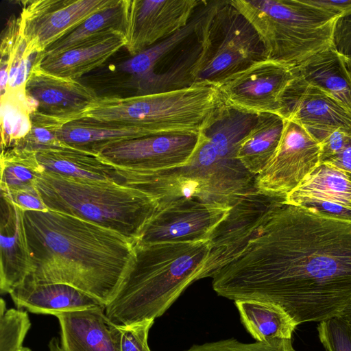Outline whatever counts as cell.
I'll list each match as a JSON object with an SVG mask.
<instances>
[{"mask_svg": "<svg viewBox=\"0 0 351 351\" xmlns=\"http://www.w3.org/2000/svg\"><path fill=\"white\" fill-rule=\"evenodd\" d=\"M212 278L217 295L276 304L297 326L338 315L351 300V222L285 205Z\"/></svg>", "mask_w": 351, "mask_h": 351, "instance_id": "1", "label": "cell"}, {"mask_svg": "<svg viewBox=\"0 0 351 351\" xmlns=\"http://www.w3.org/2000/svg\"><path fill=\"white\" fill-rule=\"evenodd\" d=\"M24 223L36 268L27 278L36 283L66 284L106 306L134 263L130 240L89 221L27 210Z\"/></svg>", "mask_w": 351, "mask_h": 351, "instance_id": "2", "label": "cell"}, {"mask_svg": "<svg viewBox=\"0 0 351 351\" xmlns=\"http://www.w3.org/2000/svg\"><path fill=\"white\" fill-rule=\"evenodd\" d=\"M134 249V263L105 307L106 316L117 326L162 315L191 283L199 280L209 241L136 243Z\"/></svg>", "mask_w": 351, "mask_h": 351, "instance_id": "3", "label": "cell"}, {"mask_svg": "<svg viewBox=\"0 0 351 351\" xmlns=\"http://www.w3.org/2000/svg\"><path fill=\"white\" fill-rule=\"evenodd\" d=\"M252 126L244 114L223 109L201 131L197 147L186 165L159 171L182 197L232 206L257 189L256 176L237 156Z\"/></svg>", "mask_w": 351, "mask_h": 351, "instance_id": "4", "label": "cell"}, {"mask_svg": "<svg viewBox=\"0 0 351 351\" xmlns=\"http://www.w3.org/2000/svg\"><path fill=\"white\" fill-rule=\"evenodd\" d=\"M37 187L49 210L114 230L134 245L158 206L145 193L114 182L81 180L45 172Z\"/></svg>", "mask_w": 351, "mask_h": 351, "instance_id": "5", "label": "cell"}, {"mask_svg": "<svg viewBox=\"0 0 351 351\" xmlns=\"http://www.w3.org/2000/svg\"><path fill=\"white\" fill-rule=\"evenodd\" d=\"M225 105L217 86L194 84L158 93L99 97L82 117L138 126L149 136L199 134Z\"/></svg>", "mask_w": 351, "mask_h": 351, "instance_id": "6", "label": "cell"}, {"mask_svg": "<svg viewBox=\"0 0 351 351\" xmlns=\"http://www.w3.org/2000/svg\"><path fill=\"white\" fill-rule=\"evenodd\" d=\"M251 23L265 46L267 59L290 68L332 47L341 16L306 0H230Z\"/></svg>", "mask_w": 351, "mask_h": 351, "instance_id": "7", "label": "cell"}, {"mask_svg": "<svg viewBox=\"0 0 351 351\" xmlns=\"http://www.w3.org/2000/svg\"><path fill=\"white\" fill-rule=\"evenodd\" d=\"M266 59L263 43L251 23L230 0L217 1L206 23L203 49L192 73L193 85L218 87Z\"/></svg>", "mask_w": 351, "mask_h": 351, "instance_id": "8", "label": "cell"}, {"mask_svg": "<svg viewBox=\"0 0 351 351\" xmlns=\"http://www.w3.org/2000/svg\"><path fill=\"white\" fill-rule=\"evenodd\" d=\"M285 202V195L256 189L234 203L209 236V253L199 280L212 278L242 253Z\"/></svg>", "mask_w": 351, "mask_h": 351, "instance_id": "9", "label": "cell"}, {"mask_svg": "<svg viewBox=\"0 0 351 351\" xmlns=\"http://www.w3.org/2000/svg\"><path fill=\"white\" fill-rule=\"evenodd\" d=\"M230 208L193 197L159 202L154 215L136 243L208 240L213 229L226 216Z\"/></svg>", "mask_w": 351, "mask_h": 351, "instance_id": "10", "label": "cell"}, {"mask_svg": "<svg viewBox=\"0 0 351 351\" xmlns=\"http://www.w3.org/2000/svg\"><path fill=\"white\" fill-rule=\"evenodd\" d=\"M199 141V134L143 136L112 143L97 156L115 169L155 171L186 165Z\"/></svg>", "mask_w": 351, "mask_h": 351, "instance_id": "11", "label": "cell"}, {"mask_svg": "<svg viewBox=\"0 0 351 351\" xmlns=\"http://www.w3.org/2000/svg\"><path fill=\"white\" fill-rule=\"evenodd\" d=\"M202 1L124 0L125 47L131 56L186 26Z\"/></svg>", "mask_w": 351, "mask_h": 351, "instance_id": "12", "label": "cell"}, {"mask_svg": "<svg viewBox=\"0 0 351 351\" xmlns=\"http://www.w3.org/2000/svg\"><path fill=\"white\" fill-rule=\"evenodd\" d=\"M320 164V143L299 124L285 119L272 159L256 177V186L287 196Z\"/></svg>", "mask_w": 351, "mask_h": 351, "instance_id": "13", "label": "cell"}, {"mask_svg": "<svg viewBox=\"0 0 351 351\" xmlns=\"http://www.w3.org/2000/svg\"><path fill=\"white\" fill-rule=\"evenodd\" d=\"M293 77L291 68L266 59L232 76L218 88L228 106L280 116L282 94Z\"/></svg>", "mask_w": 351, "mask_h": 351, "instance_id": "14", "label": "cell"}, {"mask_svg": "<svg viewBox=\"0 0 351 351\" xmlns=\"http://www.w3.org/2000/svg\"><path fill=\"white\" fill-rule=\"evenodd\" d=\"M280 116L301 125L319 143L339 128L351 130V112L321 88L295 75L282 94Z\"/></svg>", "mask_w": 351, "mask_h": 351, "instance_id": "15", "label": "cell"}, {"mask_svg": "<svg viewBox=\"0 0 351 351\" xmlns=\"http://www.w3.org/2000/svg\"><path fill=\"white\" fill-rule=\"evenodd\" d=\"M114 0L23 1L20 14L25 36L43 52Z\"/></svg>", "mask_w": 351, "mask_h": 351, "instance_id": "16", "label": "cell"}, {"mask_svg": "<svg viewBox=\"0 0 351 351\" xmlns=\"http://www.w3.org/2000/svg\"><path fill=\"white\" fill-rule=\"evenodd\" d=\"M1 106L16 107L28 114L34 110L26 97L25 86L43 51L29 40L19 16L10 17L1 38Z\"/></svg>", "mask_w": 351, "mask_h": 351, "instance_id": "17", "label": "cell"}, {"mask_svg": "<svg viewBox=\"0 0 351 351\" xmlns=\"http://www.w3.org/2000/svg\"><path fill=\"white\" fill-rule=\"evenodd\" d=\"M39 64L32 70L25 86L26 97L35 110L68 123L82 118L97 101L93 88L47 73Z\"/></svg>", "mask_w": 351, "mask_h": 351, "instance_id": "18", "label": "cell"}, {"mask_svg": "<svg viewBox=\"0 0 351 351\" xmlns=\"http://www.w3.org/2000/svg\"><path fill=\"white\" fill-rule=\"evenodd\" d=\"M285 204L351 222V173L319 164L287 195Z\"/></svg>", "mask_w": 351, "mask_h": 351, "instance_id": "19", "label": "cell"}, {"mask_svg": "<svg viewBox=\"0 0 351 351\" xmlns=\"http://www.w3.org/2000/svg\"><path fill=\"white\" fill-rule=\"evenodd\" d=\"M25 210L1 196L0 290L10 293L35 271L24 223Z\"/></svg>", "mask_w": 351, "mask_h": 351, "instance_id": "20", "label": "cell"}, {"mask_svg": "<svg viewBox=\"0 0 351 351\" xmlns=\"http://www.w3.org/2000/svg\"><path fill=\"white\" fill-rule=\"evenodd\" d=\"M60 323L64 351H120L118 326L105 313L93 307L55 315Z\"/></svg>", "mask_w": 351, "mask_h": 351, "instance_id": "21", "label": "cell"}, {"mask_svg": "<svg viewBox=\"0 0 351 351\" xmlns=\"http://www.w3.org/2000/svg\"><path fill=\"white\" fill-rule=\"evenodd\" d=\"M10 295L17 308L30 313H60L106 306L88 294L63 283H36L27 278Z\"/></svg>", "mask_w": 351, "mask_h": 351, "instance_id": "22", "label": "cell"}, {"mask_svg": "<svg viewBox=\"0 0 351 351\" xmlns=\"http://www.w3.org/2000/svg\"><path fill=\"white\" fill-rule=\"evenodd\" d=\"M126 40L123 33L95 40L53 56L45 57L40 66L52 75L77 80L98 68L122 47Z\"/></svg>", "mask_w": 351, "mask_h": 351, "instance_id": "23", "label": "cell"}, {"mask_svg": "<svg viewBox=\"0 0 351 351\" xmlns=\"http://www.w3.org/2000/svg\"><path fill=\"white\" fill-rule=\"evenodd\" d=\"M149 136L138 126L82 117L66 123L58 131L61 141L69 147L97 156L114 143Z\"/></svg>", "mask_w": 351, "mask_h": 351, "instance_id": "24", "label": "cell"}, {"mask_svg": "<svg viewBox=\"0 0 351 351\" xmlns=\"http://www.w3.org/2000/svg\"><path fill=\"white\" fill-rule=\"evenodd\" d=\"M291 70L295 76L321 88L351 112V77L344 59L332 47L313 55Z\"/></svg>", "mask_w": 351, "mask_h": 351, "instance_id": "25", "label": "cell"}, {"mask_svg": "<svg viewBox=\"0 0 351 351\" xmlns=\"http://www.w3.org/2000/svg\"><path fill=\"white\" fill-rule=\"evenodd\" d=\"M215 1H202L189 24L168 38L163 39L117 66L121 73L133 77L135 87L148 80L160 60L169 53L182 45L202 28Z\"/></svg>", "mask_w": 351, "mask_h": 351, "instance_id": "26", "label": "cell"}, {"mask_svg": "<svg viewBox=\"0 0 351 351\" xmlns=\"http://www.w3.org/2000/svg\"><path fill=\"white\" fill-rule=\"evenodd\" d=\"M45 172L89 181H117L116 169L97 156L73 148L36 153Z\"/></svg>", "mask_w": 351, "mask_h": 351, "instance_id": "27", "label": "cell"}, {"mask_svg": "<svg viewBox=\"0 0 351 351\" xmlns=\"http://www.w3.org/2000/svg\"><path fill=\"white\" fill-rule=\"evenodd\" d=\"M285 127L276 114H258L256 123L240 144L237 156L243 165L257 176L274 156Z\"/></svg>", "mask_w": 351, "mask_h": 351, "instance_id": "28", "label": "cell"}, {"mask_svg": "<svg viewBox=\"0 0 351 351\" xmlns=\"http://www.w3.org/2000/svg\"><path fill=\"white\" fill-rule=\"evenodd\" d=\"M241 320L256 341L291 339L297 324L279 306L257 300L234 301Z\"/></svg>", "mask_w": 351, "mask_h": 351, "instance_id": "29", "label": "cell"}, {"mask_svg": "<svg viewBox=\"0 0 351 351\" xmlns=\"http://www.w3.org/2000/svg\"><path fill=\"white\" fill-rule=\"evenodd\" d=\"M124 0H114L111 5L93 14L76 29L45 49L43 59L95 40L124 34Z\"/></svg>", "mask_w": 351, "mask_h": 351, "instance_id": "30", "label": "cell"}, {"mask_svg": "<svg viewBox=\"0 0 351 351\" xmlns=\"http://www.w3.org/2000/svg\"><path fill=\"white\" fill-rule=\"evenodd\" d=\"M1 193L36 186L45 173L36 153L16 147L1 150Z\"/></svg>", "mask_w": 351, "mask_h": 351, "instance_id": "31", "label": "cell"}, {"mask_svg": "<svg viewBox=\"0 0 351 351\" xmlns=\"http://www.w3.org/2000/svg\"><path fill=\"white\" fill-rule=\"evenodd\" d=\"M29 119L30 128L28 132L12 147L36 153L72 148L58 137V131L66 121L47 116L35 109L29 114Z\"/></svg>", "mask_w": 351, "mask_h": 351, "instance_id": "32", "label": "cell"}, {"mask_svg": "<svg viewBox=\"0 0 351 351\" xmlns=\"http://www.w3.org/2000/svg\"><path fill=\"white\" fill-rule=\"evenodd\" d=\"M31 322L26 311L6 308L3 298L0 302V351H17L23 346Z\"/></svg>", "mask_w": 351, "mask_h": 351, "instance_id": "33", "label": "cell"}, {"mask_svg": "<svg viewBox=\"0 0 351 351\" xmlns=\"http://www.w3.org/2000/svg\"><path fill=\"white\" fill-rule=\"evenodd\" d=\"M319 339L327 351H351V322L339 314L319 322Z\"/></svg>", "mask_w": 351, "mask_h": 351, "instance_id": "34", "label": "cell"}, {"mask_svg": "<svg viewBox=\"0 0 351 351\" xmlns=\"http://www.w3.org/2000/svg\"><path fill=\"white\" fill-rule=\"evenodd\" d=\"M185 351H295L291 339H274L268 341L241 343L230 339L193 345Z\"/></svg>", "mask_w": 351, "mask_h": 351, "instance_id": "35", "label": "cell"}, {"mask_svg": "<svg viewBox=\"0 0 351 351\" xmlns=\"http://www.w3.org/2000/svg\"><path fill=\"white\" fill-rule=\"evenodd\" d=\"M154 319H146L125 326H117L120 351H152L148 335Z\"/></svg>", "mask_w": 351, "mask_h": 351, "instance_id": "36", "label": "cell"}, {"mask_svg": "<svg viewBox=\"0 0 351 351\" xmlns=\"http://www.w3.org/2000/svg\"><path fill=\"white\" fill-rule=\"evenodd\" d=\"M1 196L10 200L25 211L49 210V208L42 199L37 185L12 191L5 193H1Z\"/></svg>", "mask_w": 351, "mask_h": 351, "instance_id": "37", "label": "cell"}, {"mask_svg": "<svg viewBox=\"0 0 351 351\" xmlns=\"http://www.w3.org/2000/svg\"><path fill=\"white\" fill-rule=\"evenodd\" d=\"M332 47L344 60H351V12L339 16L335 21Z\"/></svg>", "mask_w": 351, "mask_h": 351, "instance_id": "38", "label": "cell"}, {"mask_svg": "<svg viewBox=\"0 0 351 351\" xmlns=\"http://www.w3.org/2000/svg\"><path fill=\"white\" fill-rule=\"evenodd\" d=\"M351 145V130L339 128L320 143V164Z\"/></svg>", "mask_w": 351, "mask_h": 351, "instance_id": "39", "label": "cell"}, {"mask_svg": "<svg viewBox=\"0 0 351 351\" xmlns=\"http://www.w3.org/2000/svg\"><path fill=\"white\" fill-rule=\"evenodd\" d=\"M309 3L331 10L340 15L351 12V0H306Z\"/></svg>", "mask_w": 351, "mask_h": 351, "instance_id": "40", "label": "cell"}, {"mask_svg": "<svg viewBox=\"0 0 351 351\" xmlns=\"http://www.w3.org/2000/svg\"><path fill=\"white\" fill-rule=\"evenodd\" d=\"M322 164H326L339 170L351 173V145Z\"/></svg>", "mask_w": 351, "mask_h": 351, "instance_id": "41", "label": "cell"}, {"mask_svg": "<svg viewBox=\"0 0 351 351\" xmlns=\"http://www.w3.org/2000/svg\"><path fill=\"white\" fill-rule=\"evenodd\" d=\"M49 351H64L60 345L59 341L57 338H52L49 343Z\"/></svg>", "mask_w": 351, "mask_h": 351, "instance_id": "42", "label": "cell"}, {"mask_svg": "<svg viewBox=\"0 0 351 351\" xmlns=\"http://www.w3.org/2000/svg\"><path fill=\"white\" fill-rule=\"evenodd\" d=\"M339 314L351 322V300Z\"/></svg>", "mask_w": 351, "mask_h": 351, "instance_id": "43", "label": "cell"}, {"mask_svg": "<svg viewBox=\"0 0 351 351\" xmlns=\"http://www.w3.org/2000/svg\"><path fill=\"white\" fill-rule=\"evenodd\" d=\"M344 62L346 64V69L350 75V77H351V60H344Z\"/></svg>", "mask_w": 351, "mask_h": 351, "instance_id": "44", "label": "cell"}, {"mask_svg": "<svg viewBox=\"0 0 351 351\" xmlns=\"http://www.w3.org/2000/svg\"><path fill=\"white\" fill-rule=\"evenodd\" d=\"M17 351H31V350L29 348H27V347H22L21 348H20Z\"/></svg>", "mask_w": 351, "mask_h": 351, "instance_id": "45", "label": "cell"}]
</instances>
